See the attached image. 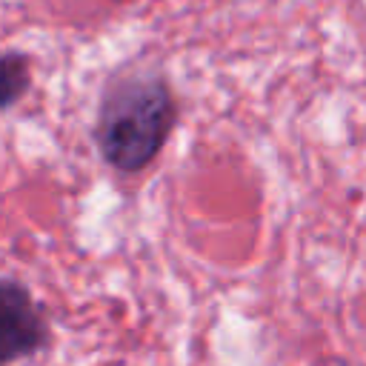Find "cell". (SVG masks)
<instances>
[{
  "label": "cell",
  "mask_w": 366,
  "mask_h": 366,
  "mask_svg": "<svg viewBox=\"0 0 366 366\" xmlns=\"http://www.w3.org/2000/svg\"><path fill=\"white\" fill-rule=\"evenodd\" d=\"M174 123L177 100L169 80L154 69H126L100 94L94 143L112 169L134 174L160 154Z\"/></svg>",
  "instance_id": "6da1fadb"
},
{
  "label": "cell",
  "mask_w": 366,
  "mask_h": 366,
  "mask_svg": "<svg viewBox=\"0 0 366 366\" xmlns=\"http://www.w3.org/2000/svg\"><path fill=\"white\" fill-rule=\"evenodd\" d=\"M46 343L49 323L31 292L11 277H0V366L29 357Z\"/></svg>",
  "instance_id": "7a4b0ae2"
},
{
  "label": "cell",
  "mask_w": 366,
  "mask_h": 366,
  "mask_svg": "<svg viewBox=\"0 0 366 366\" xmlns=\"http://www.w3.org/2000/svg\"><path fill=\"white\" fill-rule=\"evenodd\" d=\"M31 86V63L23 51L0 54V112L11 109Z\"/></svg>",
  "instance_id": "3957f363"
}]
</instances>
